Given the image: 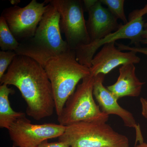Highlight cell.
<instances>
[{"instance_id": "15", "label": "cell", "mask_w": 147, "mask_h": 147, "mask_svg": "<svg viewBox=\"0 0 147 147\" xmlns=\"http://www.w3.org/2000/svg\"><path fill=\"white\" fill-rule=\"evenodd\" d=\"M20 42L14 37L3 17H0V47L2 51H14Z\"/></svg>"}, {"instance_id": "7", "label": "cell", "mask_w": 147, "mask_h": 147, "mask_svg": "<svg viewBox=\"0 0 147 147\" xmlns=\"http://www.w3.org/2000/svg\"><path fill=\"white\" fill-rule=\"evenodd\" d=\"M147 14V3L143 8L135 9L129 13L127 24H123L116 31L97 41L90 42L75 50L77 61L81 64L88 68L91 67L93 58L98 49L104 44L120 39L130 40V44L139 47L144 30V21L143 16Z\"/></svg>"}, {"instance_id": "8", "label": "cell", "mask_w": 147, "mask_h": 147, "mask_svg": "<svg viewBox=\"0 0 147 147\" xmlns=\"http://www.w3.org/2000/svg\"><path fill=\"white\" fill-rule=\"evenodd\" d=\"M47 4L32 0L28 4L21 7L14 5L5 9L1 15L5 19L9 28L19 42L34 36Z\"/></svg>"}, {"instance_id": "6", "label": "cell", "mask_w": 147, "mask_h": 147, "mask_svg": "<svg viewBox=\"0 0 147 147\" xmlns=\"http://www.w3.org/2000/svg\"><path fill=\"white\" fill-rule=\"evenodd\" d=\"M46 3L52 5L60 17L61 32L71 50H75L90 42L84 15L83 2L80 0H49Z\"/></svg>"}, {"instance_id": "18", "label": "cell", "mask_w": 147, "mask_h": 147, "mask_svg": "<svg viewBox=\"0 0 147 147\" xmlns=\"http://www.w3.org/2000/svg\"><path fill=\"white\" fill-rule=\"evenodd\" d=\"M116 45L117 46V48L121 51H132L136 53H142V54L147 56V47H130L129 45H124L122 43L116 42Z\"/></svg>"}, {"instance_id": "23", "label": "cell", "mask_w": 147, "mask_h": 147, "mask_svg": "<svg viewBox=\"0 0 147 147\" xmlns=\"http://www.w3.org/2000/svg\"><path fill=\"white\" fill-rule=\"evenodd\" d=\"M144 29H147V23H145Z\"/></svg>"}, {"instance_id": "5", "label": "cell", "mask_w": 147, "mask_h": 147, "mask_svg": "<svg viewBox=\"0 0 147 147\" xmlns=\"http://www.w3.org/2000/svg\"><path fill=\"white\" fill-rule=\"evenodd\" d=\"M94 78L90 74L78 84L57 116L59 124L67 126L79 122L108 121L109 116L101 111L94 99Z\"/></svg>"}, {"instance_id": "16", "label": "cell", "mask_w": 147, "mask_h": 147, "mask_svg": "<svg viewBox=\"0 0 147 147\" xmlns=\"http://www.w3.org/2000/svg\"><path fill=\"white\" fill-rule=\"evenodd\" d=\"M102 5H106L113 16L117 20L123 21V24H127L128 19L125 13L124 0H100Z\"/></svg>"}, {"instance_id": "2", "label": "cell", "mask_w": 147, "mask_h": 147, "mask_svg": "<svg viewBox=\"0 0 147 147\" xmlns=\"http://www.w3.org/2000/svg\"><path fill=\"white\" fill-rule=\"evenodd\" d=\"M46 4L34 36L20 42L15 51L17 55L28 57L44 68L48 61L69 48L61 35L59 12L52 5Z\"/></svg>"}, {"instance_id": "1", "label": "cell", "mask_w": 147, "mask_h": 147, "mask_svg": "<svg viewBox=\"0 0 147 147\" xmlns=\"http://www.w3.org/2000/svg\"><path fill=\"white\" fill-rule=\"evenodd\" d=\"M0 82L19 90L26 103L27 115L35 120L53 115L55 103L52 85L45 69L34 60L17 55Z\"/></svg>"}, {"instance_id": "17", "label": "cell", "mask_w": 147, "mask_h": 147, "mask_svg": "<svg viewBox=\"0 0 147 147\" xmlns=\"http://www.w3.org/2000/svg\"><path fill=\"white\" fill-rule=\"evenodd\" d=\"M17 54L14 51H1L0 52V79L5 74Z\"/></svg>"}, {"instance_id": "10", "label": "cell", "mask_w": 147, "mask_h": 147, "mask_svg": "<svg viewBox=\"0 0 147 147\" xmlns=\"http://www.w3.org/2000/svg\"><path fill=\"white\" fill-rule=\"evenodd\" d=\"M115 43L104 44L94 55L90 68V74L94 76L99 74L105 75L119 66L140 62L141 59L137 53L132 51L123 52L116 47Z\"/></svg>"}, {"instance_id": "22", "label": "cell", "mask_w": 147, "mask_h": 147, "mask_svg": "<svg viewBox=\"0 0 147 147\" xmlns=\"http://www.w3.org/2000/svg\"><path fill=\"white\" fill-rule=\"evenodd\" d=\"M135 147H147V144L144 142H142Z\"/></svg>"}, {"instance_id": "11", "label": "cell", "mask_w": 147, "mask_h": 147, "mask_svg": "<svg viewBox=\"0 0 147 147\" xmlns=\"http://www.w3.org/2000/svg\"><path fill=\"white\" fill-rule=\"evenodd\" d=\"M86 11L88 14L86 27L90 42L102 39L122 26L108 8L102 6L100 0H95L92 5Z\"/></svg>"}, {"instance_id": "14", "label": "cell", "mask_w": 147, "mask_h": 147, "mask_svg": "<svg viewBox=\"0 0 147 147\" xmlns=\"http://www.w3.org/2000/svg\"><path fill=\"white\" fill-rule=\"evenodd\" d=\"M15 91L12 88H9L8 85L1 84L0 86V127L7 130L11 125L18 119L26 116L23 112L13 110L10 105L9 97Z\"/></svg>"}, {"instance_id": "3", "label": "cell", "mask_w": 147, "mask_h": 147, "mask_svg": "<svg viewBox=\"0 0 147 147\" xmlns=\"http://www.w3.org/2000/svg\"><path fill=\"white\" fill-rule=\"evenodd\" d=\"M44 69L52 85L58 116L79 82L90 74V69L79 63L75 50L70 48L48 61Z\"/></svg>"}, {"instance_id": "21", "label": "cell", "mask_w": 147, "mask_h": 147, "mask_svg": "<svg viewBox=\"0 0 147 147\" xmlns=\"http://www.w3.org/2000/svg\"><path fill=\"white\" fill-rule=\"evenodd\" d=\"M141 43L147 45V29H144L143 31Z\"/></svg>"}, {"instance_id": "13", "label": "cell", "mask_w": 147, "mask_h": 147, "mask_svg": "<svg viewBox=\"0 0 147 147\" xmlns=\"http://www.w3.org/2000/svg\"><path fill=\"white\" fill-rule=\"evenodd\" d=\"M119 72L117 82L107 87L108 89L118 99L125 96L138 97L145 83L141 82L137 77L134 64L121 66L119 68Z\"/></svg>"}, {"instance_id": "4", "label": "cell", "mask_w": 147, "mask_h": 147, "mask_svg": "<svg viewBox=\"0 0 147 147\" xmlns=\"http://www.w3.org/2000/svg\"><path fill=\"white\" fill-rule=\"evenodd\" d=\"M59 142L69 147H129L125 135L106 123L79 122L65 126Z\"/></svg>"}, {"instance_id": "12", "label": "cell", "mask_w": 147, "mask_h": 147, "mask_svg": "<svg viewBox=\"0 0 147 147\" xmlns=\"http://www.w3.org/2000/svg\"><path fill=\"white\" fill-rule=\"evenodd\" d=\"M105 75L99 74L95 76L93 86V95L100 110L107 115H116L123 121L125 126L134 128L140 131V126L137 124L133 114L119 105L118 100L112 92L103 85Z\"/></svg>"}, {"instance_id": "19", "label": "cell", "mask_w": 147, "mask_h": 147, "mask_svg": "<svg viewBox=\"0 0 147 147\" xmlns=\"http://www.w3.org/2000/svg\"><path fill=\"white\" fill-rule=\"evenodd\" d=\"M36 147H69L64 143L59 142H48L45 141Z\"/></svg>"}, {"instance_id": "9", "label": "cell", "mask_w": 147, "mask_h": 147, "mask_svg": "<svg viewBox=\"0 0 147 147\" xmlns=\"http://www.w3.org/2000/svg\"><path fill=\"white\" fill-rule=\"evenodd\" d=\"M65 129L59 124H34L24 116L14 122L8 131L14 146L36 147L49 139L59 138Z\"/></svg>"}, {"instance_id": "20", "label": "cell", "mask_w": 147, "mask_h": 147, "mask_svg": "<svg viewBox=\"0 0 147 147\" xmlns=\"http://www.w3.org/2000/svg\"><path fill=\"white\" fill-rule=\"evenodd\" d=\"M140 102L142 106V114L145 119H147V99L143 97L140 98Z\"/></svg>"}]
</instances>
